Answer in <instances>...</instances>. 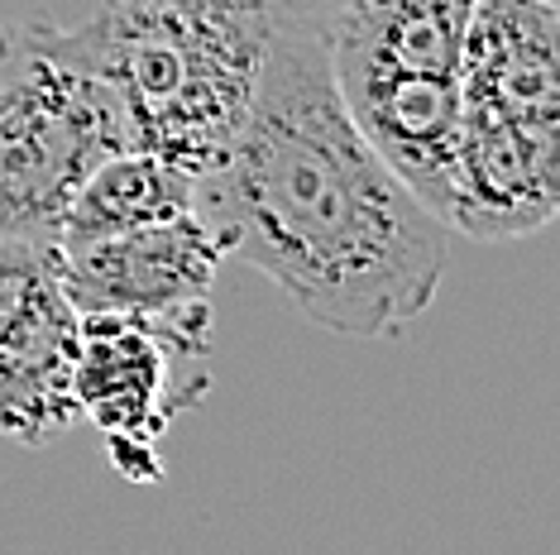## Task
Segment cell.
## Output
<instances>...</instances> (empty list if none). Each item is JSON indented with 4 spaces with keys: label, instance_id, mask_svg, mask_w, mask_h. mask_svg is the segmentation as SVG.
Returning a JSON list of instances; mask_svg holds the SVG:
<instances>
[{
    "label": "cell",
    "instance_id": "6da1fadb",
    "mask_svg": "<svg viewBox=\"0 0 560 555\" xmlns=\"http://www.w3.org/2000/svg\"><path fill=\"white\" fill-rule=\"evenodd\" d=\"M192 211L322 331L402 335L436 297L451 225L354 130L326 34L273 20L249 110L192 182Z\"/></svg>",
    "mask_w": 560,
    "mask_h": 555
},
{
    "label": "cell",
    "instance_id": "7a4b0ae2",
    "mask_svg": "<svg viewBox=\"0 0 560 555\" xmlns=\"http://www.w3.org/2000/svg\"><path fill=\"white\" fill-rule=\"evenodd\" d=\"M72 29L130 149L201 173L245 120L273 20L259 0H101Z\"/></svg>",
    "mask_w": 560,
    "mask_h": 555
},
{
    "label": "cell",
    "instance_id": "3957f363",
    "mask_svg": "<svg viewBox=\"0 0 560 555\" xmlns=\"http://www.w3.org/2000/svg\"><path fill=\"white\" fill-rule=\"evenodd\" d=\"M120 149L125 116L78 29L54 15L0 20V235L58 245L72 192Z\"/></svg>",
    "mask_w": 560,
    "mask_h": 555
},
{
    "label": "cell",
    "instance_id": "277c9868",
    "mask_svg": "<svg viewBox=\"0 0 560 555\" xmlns=\"http://www.w3.org/2000/svg\"><path fill=\"white\" fill-rule=\"evenodd\" d=\"M211 388V307L177 317H82L72 398L130 484H159V440Z\"/></svg>",
    "mask_w": 560,
    "mask_h": 555
},
{
    "label": "cell",
    "instance_id": "5b68a950",
    "mask_svg": "<svg viewBox=\"0 0 560 555\" xmlns=\"http://www.w3.org/2000/svg\"><path fill=\"white\" fill-rule=\"evenodd\" d=\"M82 311L58 273L54 239L0 235V432L48 446L78 422L72 369Z\"/></svg>",
    "mask_w": 560,
    "mask_h": 555
},
{
    "label": "cell",
    "instance_id": "8992f818",
    "mask_svg": "<svg viewBox=\"0 0 560 555\" xmlns=\"http://www.w3.org/2000/svg\"><path fill=\"white\" fill-rule=\"evenodd\" d=\"M221 245L197 211L135 231L62 239L58 273L72 307L82 317L120 311V317H177V311L211 307Z\"/></svg>",
    "mask_w": 560,
    "mask_h": 555
},
{
    "label": "cell",
    "instance_id": "52a82bcc",
    "mask_svg": "<svg viewBox=\"0 0 560 555\" xmlns=\"http://www.w3.org/2000/svg\"><path fill=\"white\" fill-rule=\"evenodd\" d=\"M560 116L460 106L445 225L475 239L537 235L560 206Z\"/></svg>",
    "mask_w": 560,
    "mask_h": 555
},
{
    "label": "cell",
    "instance_id": "ba28073f",
    "mask_svg": "<svg viewBox=\"0 0 560 555\" xmlns=\"http://www.w3.org/2000/svg\"><path fill=\"white\" fill-rule=\"evenodd\" d=\"M192 182L197 173H187L183 163L144 154V149H120V154L101 158L72 192L58 245L62 239H96L135 231V225L187 216L192 211Z\"/></svg>",
    "mask_w": 560,
    "mask_h": 555
},
{
    "label": "cell",
    "instance_id": "9c48e42d",
    "mask_svg": "<svg viewBox=\"0 0 560 555\" xmlns=\"http://www.w3.org/2000/svg\"><path fill=\"white\" fill-rule=\"evenodd\" d=\"M264 10H269V20H292V24H322L330 20V10L340 5V0H259Z\"/></svg>",
    "mask_w": 560,
    "mask_h": 555
}]
</instances>
